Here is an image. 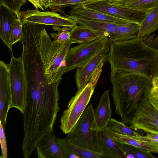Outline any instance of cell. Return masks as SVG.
Wrapping results in <instances>:
<instances>
[{"label":"cell","instance_id":"37","mask_svg":"<svg viewBox=\"0 0 158 158\" xmlns=\"http://www.w3.org/2000/svg\"><path fill=\"white\" fill-rule=\"evenodd\" d=\"M55 0H42V5L45 9H47L50 5Z\"/></svg>","mask_w":158,"mask_h":158},{"label":"cell","instance_id":"12","mask_svg":"<svg viewBox=\"0 0 158 158\" xmlns=\"http://www.w3.org/2000/svg\"><path fill=\"white\" fill-rule=\"evenodd\" d=\"M109 49V42L88 60L77 68L75 77L78 90L84 87L98 69L102 68L107 62Z\"/></svg>","mask_w":158,"mask_h":158},{"label":"cell","instance_id":"27","mask_svg":"<svg viewBox=\"0 0 158 158\" xmlns=\"http://www.w3.org/2000/svg\"><path fill=\"white\" fill-rule=\"evenodd\" d=\"M92 0H55L49 5V8L54 11H58L65 14L61 9L66 6L70 7L83 4Z\"/></svg>","mask_w":158,"mask_h":158},{"label":"cell","instance_id":"31","mask_svg":"<svg viewBox=\"0 0 158 158\" xmlns=\"http://www.w3.org/2000/svg\"><path fill=\"white\" fill-rule=\"evenodd\" d=\"M122 148L125 158L126 155L128 154L133 155L135 158H155L151 153H148L140 150L136 148L131 145L122 144Z\"/></svg>","mask_w":158,"mask_h":158},{"label":"cell","instance_id":"42","mask_svg":"<svg viewBox=\"0 0 158 158\" xmlns=\"http://www.w3.org/2000/svg\"><path fill=\"white\" fill-rule=\"evenodd\" d=\"M157 144H158V142L156 143Z\"/></svg>","mask_w":158,"mask_h":158},{"label":"cell","instance_id":"11","mask_svg":"<svg viewBox=\"0 0 158 158\" xmlns=\"http://www.w3.org/2000/svg\"><path fill=\"white\" fill-rule=\"evenodd\" d=\"M150 96L140 106L129 127L148 133L158 134V111L152 104Z\"/></svg>","mask_w":158,"mask_h":158},{"label":"cell","instance_id":"5","mask_svg":"<svg viewBox=\"0 0 158 158\" xmlns=\"http://www.w3.org/2000/svg\"><path fill=\"white\" fill-rule=\"evenodd\" d=\"M98 132L94 109L91 103L65 138L72 143L102 154Z\"/></svg>","mask_w":158,"mask_h":158},{"label":"cell","instance_id":"20","mask_svg":"<svg viewBox=\"0 0 158 158\" xmlns=\"http://www.w3.org/2000/svg\"><path fill=\"white\" fill-rule=\"evenodd\" d=\"M110 99L109 90H106L102 94L98 105L94 110L98 131L107 127L111 118L112 110Z\"/></svg>","mask_w":158,"mask_h":158},{"label":"cell","instance_id":"13","mask_svg":"<svg viewBox=\"0 0 158 158\" xmlns=\"http://www.w3.org/2000/svg\"><path fill=\"white\" fill-rule=\"evenodd\" d=\"M11 100V90L8 64L0 61V123L5 129Z\"/></svg>","mask_w":158,"mask_h":158},{"label":"cell","instance_id":"39","mask_svg":"<svg viewBox=\"0 0 158 158\" xmlns=\"http://www.w3.org/2000/svg\"><path fill=\"white\" fill-rule=\"evenodd\" d=\"M158 77V55L156 58L155 68H154V77Z\"/></svg>","mask_w":158,"mask_h":158},{"label":"cell","instance_id":"30","mask_svg":"<svg viewBox=\"0 0 158 158\" xmlns=\"http://www.w3.org/2000/svg\"><path fill=\"white\" fill-rule=\"evenodd\" d=\"M27 3V0H0V5H3L16 15H19L21 7Z\"/></svg>","mask_w":158,"mask_h":158},{"label":"cell","instance_id":"36","mask_svg":"<svg viewBox=\"0 0 158 158\" xmlns=\"http://www.w3.org/2000/svg\"><path fill=\"white\" fill-rule=\"evenodd\" d=\"M150 44L151 47L158 51V35L152 40Z\"/></svg>","mask_w":158,"mask_h":158},{"label":"cell","instance_id":"6","mask_svg":"<svg viewBox=\"0 0 158 158\" xmlns=\"http://www.w3.org/2000/svg\"><path fill=\"white\" fill-rule=\"evenodd\" d=\"M96 83L92 80L83 88L78 90L69 101L67 109L60 118V128L63 132L68 134L73 128L89 103Z\"/></svg>","mask_w":158,"mask_h":158},{"label":"cell","instance_id":"35","mask_svg":"<svg viewBox=\"0 0 158 158\" xmlns=\"http://www.w3.org/2000/svg\"><path fill=\"white\" fill-rule=\"evenodd\" d=\"M31 2L35 8L38 9L39 8L44 11V9L42 5V0H27Z\"/></svg>","mask_w":158,"mask_h":158},{"label":"cell","instance_id":"10","mask_svg":"<svg viewBox=\"0 0 158 158\" xmlns=\"http://www.w3.org/2000/svg\"><path fill=\"white\" fill-rule=\"evenodd\" d=\"M82 5L86 8L139 25L148 13L126 7L113 6L101 0H92Z\"/></svg>","mask_w":158,"mask_h":158},{"label":"cell","instance_id":"34","mask_svg":"<svg viewBox=\"0 0 158 158\" xmlns=\"http://www.w3.org/2000/svg\"><path fill=\"white\" fill-rule=\"evenodd\" d=\"M108 4L118 7H124L128 3L135 0H101Z\"/></svg>","mask_w":158,"mask_h":158},{"label":"cell","instance_id":"18","mask_svg":"<svg viewBox=\"0 0 158 158\" xmlns=\"http://www.w3.org/2000/svg\"><path fill=\"white\" fill-rule=\"evenodd\" d=\"M98 134L102 154L105 158H125L122 143L113 139L106 128L99 131Z\"/></svg>","mask_w":158,"mask_h":158},{"label":"cell","instance_id":"29","mask_svg":"<svg viewBox=\"0 0 158 158\" xmlns=\"http://www.w3.org/2000/svg\"><path fill=\"white\" fill-rule=\"evenodd\" d=\"M52 28L54 31H57V33L50 34L54 41L59 42L70 41V31L71 28L65 27L61 28L57 26H53Z\"/></svg>","mask_w":158,"mask_h":158},{"label":"cell","instance_id":"9","mask_svg":"<svg viewBox=\"0 0 158 158\" xmlns=\"http://www.w3.org/2000/svg\"><path fill=\"white\" fill-rule=\"evenodd\" d=\"M19 16L23 25L27 23L65 27L73 28L77 23L71 18L64 17L54 11H41L36 9L20 11Z\"/></svg>","mask_w":158,"mask_h":158},{"label":"cell","instance_id":"23","mask_svg":"<svg viewBox=\"0 0 158 158\" xmlns=\"http://www.w3.org/2000/svg\"><path fill=\"white\" fill-rule=\"evenodd\" d=\"M158 29V6L149 12L139 25L137 36L146 38Z\"/></svg>","mask_w":158,"mask_h":158},{"label":"cell","instance_id":"14","mask_svg":"<svg viewBox=\"0 0 158 158\" xmlns=\"http://www.w3.org/2000/svg\"><path fill=\"white\" fill-rule=\"evenodd\" d=\"M106 128L113 139L118 143L132 146L148 153H158V144L146 135H128L116 132L107 127Z\"/></svg>","mask_w":158,"mask_h":158},{"label":"cell","instance_id":"40","mask_svg":"<svg viewBox=\"0 0 158 158\" xmlns=\"http://www.w3.org/2000/svg\"><path fill=\"white\" fill-rule=\"evenodd\" d=\"M150 101L158 105V98H156L150 97Z\"/></svg>","mask_w":158,"mask_h":158},{"label":"cell","instance_id":"24","mask_svg":"<svg viewBox=\"0 0 158 158\" xmlns=\"http://www.w3.org/2000/svg\"><path fill=\"white\" fill-rule=\"evenodd\" d=\"M70 32V41L73 44L84 43L99 38L89 28L81 25L75 26Z\"/></svg>","mask_w":158,"mask_h":158},{"label":"cell","instance_id":"17","mask_svg":"<svg viewBox=\"0 0 158 158\" xmlns=\"http://www.w3.org/2000/svg\"><path fill=\"white\" fill-rule=\"evenodd\" d=\"M77 24L91 31L98 38L107 37L109 39L113 33L117 24L91 19L70 16L65 14Z\"/></svg>","mask_w":158,"mask_h":158},{"label":"cell","instance_id":"8","mask_svg":"<svg viewBox=\"0 0 158 158\" xmlns=\"http://www.w3.org/2000/svg\"><path fill=\"white\" fill-rule=\"evenodd\" d=\"M109 43L107 37H102L70 48L65 58L66 73L85 63Z\"/></svg>","mask_w":158,"mask_h":158},{"label":"cell","instance_id":"16","mask_svg":"<svg viewBox=\"0 0 158 158\" xmlns=\"http://www.w3.org/2000/svg\"><path fill=\"white\" fill-rule=\"evenodd\" d=\"M71 7L72 9L68 15L69 16L91 19L117 24L131 23L124 19L86 8L82 4L75 6Z\"/></svg>","mask_w":158,"mask_h":158},{"label":"cell","instance_id":"15","mask_svg":"<svg viewBox=\"0 0 158 158\" xmlns=\"http://www.w3.org/2000/svg\"><path fill=\"white\" fill-rule=\"evenodd\" d=\"M36 149L39 158H67L58 142L53 129L41 138Z\"/></svg>","mask_w":158,"mask_h":158},{"label":"cell","instance_id":"33","mask_svg":"<svg viewBox=\"0 0 158 158\" xmlns=\"http://www.w3.org/2000/svg\"><path fill=\"white\" fill-rule=\"evenodd\" d=\"M152 86L150 92V96L153 98L158 97V77L155 76L151 80Z\"/></svg>","mask_w":158,"mask_h":158},{"label":"cell","instance_id":"21","mask_svg":"<svg viewBox=\"0 0 158 158\" xmlns=\"http://www.w3.org/2000/svg\"><path fill=\"white\" fill-rule=\"evenodd\" d=\"M14 13L3 5H0V37L9 52H12L11 34L15 16Z\"/></svg>","mask_w":158,"mask_h":158},{"label":"cell","instance_id":"41","mask_svg":"<svg viewBox=\"0 0 158 158\" xmlns=\"http://www.w3.org/2000/svg\"><path fill=\"white\" fill-rule=\"evenodd\" d=\"M152 104L153 106L158 111V105L151 102L150 101Z\"/></svg>","mask_w":158,"mask_h":158},{"label":"cell","instance_id":"2","mask_svg":"<svg viewBox=\"0 0 158 158\" xmlns=\"http://www.w3.org/2000/svg\"><path fill=\"white\" fill-rule=\"evenodd\" d=\"M107 61L111 68L110 77L128 73L143 74L152 80L154 77L158 51L137 36L122 41H110Z\"/></svg>","mask_w":158,"mask_h":158},{"label":"cell","instance_id":"22","mask_svg":"<svg viewBox=\"0 0 158 158\" xmlns=\"http://www.w3.org/2000/svg\"><path fill=\"white\" fill-rule=\"evenodd\" d=\"M139 25L129 23L118 24L109 39L110 41H122L131 39L137 36Z\"/></svg>","mask_w":158,"mask_h":158},{"label":"cell","instance_id":"19","mask_svg":"<svg viewBox=\"0 0 158 158\" xmlns=\"http://www.w3.org/2000/svg\"><path fill=\"white\" fill-rule=\"evenodd\" d=\"M57 141L67 158H105L102 154L72 143L65 138H57Z\"/></svg>","mask_w":158,"mask_h":158},{"label":"cell","instance_id":"4","mask_svg":"<svg viewBox=\"0 0 158 158\" xmlns=\"http://www.w3.org/2000/svg\"><path fill=\"white\" fill-rule=\"evenodd\" d=\"M72 43L52 41L44 27L38 39V46L43 64L44 74L51 84L61 79L65 73V58Z\"/></svg>","mask_w":158,"mask_h":158},{"label":"cell","instance_id":"7","mask_svg":"<svg viewBox=\"0 0 158 158\" xmlns=\"http://www.w3.org/2000/svg\"><path fill=\"white\" fill-rule=\"evenodd\" d=\"M11 90L10 108L23 113L28 89V82L22 55L18 58L12 56L8 64Z\"/></svg>","mask_w":158,"mask_h":158},{"label":"cell","instance_id":"28","mask_svg":"<svg viewBox=\"0 0 158 158\" xmlns=\"http://www.w3.org/2000/svg\"><path fill=\"white\" fill-rule=\"evenodd\" d=\"M23 27L19 15L15 16L14 20L11 34V44L21 41L23 37Z\"/></svg>","mask_w":158,"mask_h":158},{"label":"cell","instance_id":"1","mask_svg":"<svg viewBox=\"0 0 158 158\" xmlns=\"http://www.w3.org/2000/svg\"><path fill=\"white\" fill-rule=\"evenodd\" d=\"M61 80L28 86L22 113L24 135L22 148L25 158L30 156L41 138L53 129L60 110L58 87Z\"/></svg>","mask_w":158,"mask_h":158},{"label":"cell","instance_id":"38","mask_svg":"<svg viewBox=\"0 0 158 158\" xmlns=\"http://www.w3.org/2000/svg\"><path fill=\"white\" fill-rule=\"evenodd\" d=\"M146 136L152 139L156 143L158 142V134L148 133Z\"/></svg>","mask_w":158,"mask_h":158},{"label":"cell","instance_id":"3","mask_svg":"<svg viewBox=\"0 0 158 158\" xmlns=\"http://www.w3.org/2000/svg\"><path fill=\"white\" fill-rule=\"evenodd\" d=\"M115 112L122 122L130 124L143 102L150 96L151 80L141 74L128 73L110 77Z\"/></svg>","mask_w":158,"mask_h":158},{"label":"cell","instance_id":"32","mask_svg":"<svg viewBox=\"0 0 158 158\" xmlns=\"http://www.w3.org/2000/svg\"><path fill=\"white\" fill-rule=\"evenodd\" d=\"M0 141L2 150L1 157L7 158V149L5 133V129L0 123Z\"/></svg>","mask_w":158,"mask_h":158},{"label":"cell","instance_id":"25","mask_svg":"<svg viewBox=\"0 0 158 158\" xmlns=\"http://www.w3.org/2000/svg\"><path fill=\"white\" fill-rule=\"evenodd\" d=\"M158 6V0H135L124 7L148 13Z\"/></svg>","mask_w":158,"mask_h":158},{"label":"cell","instance_id":"43","mask_svg":"<svg viewBox=\"0 0 158 158\" xmlns=\"http://www.w3.org/2000/svg\"><path fill=\"white\" fill-rule=\"evenodd\" d=\"M158 98V97H157V98Z\"/></svg>","mask_w":158,"mask_h":158},{"label":"cell","instance_id":"26","mask_svg":"<svg viewBox=\"0 0 158 158\" xmlns=\"http://www.w3.org/2000/svg\"><path fill=\"white\" fill-rule=\"evenodd\" d=\"M107 127L119 134L130 136H139L141 135L122 122H119L113 118H111Z\"/></svg>","mask_w":158,"mask_h":158}]
</instances>
